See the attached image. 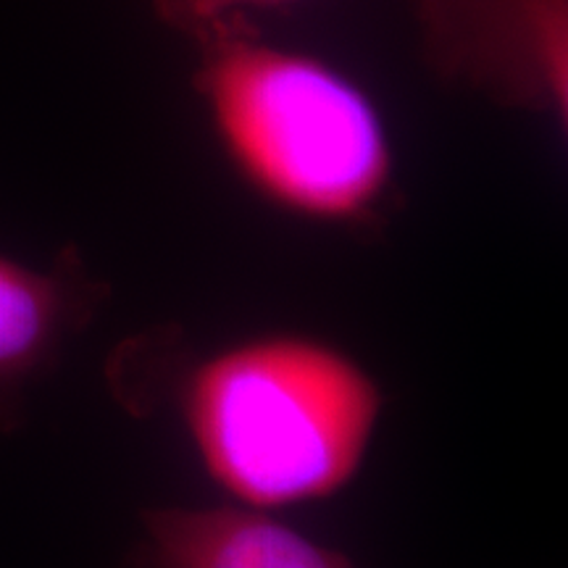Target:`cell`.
<instances>
[{"mask_svg":"<svg viewBox=\"0 0 568 568\" xmlns=\"http://www.w3.org/2000/svg\"><path fill=\"white\" fill-rule=\"evenodd\" d=\"M126 568H355L258 508H148Z\"/></svg>","mask_w":568,"mask_h":568,"instance_id":"5b68a950","label":"cell"},{"mask_svg":"<svg viewBox=\"0 0 568 568\" xmlns=\"http://www.w3.org/2000/svg\"><path fill=\"white\" fill-rule=\"evenodd\" d=\"M193 42V88L247 187L308 222L368 226L385 216L395 193L393 142L353 77L264 40L243 17Z\"/></svg>","mask_w":568,"mask_h":568,"instance_id":"6da1fadb","label":"cell"},{"mask_svg":"<svg viewBox=\"0 0 568 568\" xmlns=\"http://www.w3.org/2000/svg\"><path fill=\"white\" fill-rule=\"evenodd\" d=\"M287 3H301V0H151L155 17L172 30L187 34L190 40L226 19L243 17L251 9H274Z\"/></svg>","mask_w":568,"mask_h":568,"instance_id":"8992f818","label":"cell"},{"mask_svg":"<svg viewBox=\"0 0 568 568\" xmlns=\"http://www.w3.org/2000/svg\"><path fill=\"white\" fill-rule=\"evenodd\" d=\"M437 80L568 122V0H410Z\"/></svg>","mask_w":568,"mask_h":568,"instance_id":"3957f363","label":"cell"},{"mask_svg":"<svg viewBox=\"0 0 568 568\" xmlns=\"http://www.w3.org/2000/svg\"><path fill=\"white\" fill-rule=\"evenodd\" d=\"M105 295L109 284L84 268L74 247L48 272L0 255V429L19 426L27 387L51 372L63 345L95 318Z\"/></svg>","mask_w":568,"mask_h":568,"instance_id":"277c9868","label":"cell"},{"mask_svg":"<svg viewBox=\"0 0 568 568\" xmlns=\"http://www.w3.org/2000/svg\"><path fill=\"white\" fill-rule=\"evenodd\" d=\"M182 408L213 481L240 506L264 510L351 485L372 445L382 393L337 347L280 335L203 361Z\"/></svg>","mask_w":568,"mask_h":568,"instance_id":"7a4b0ae2","label":"cell"}]
</instances>
